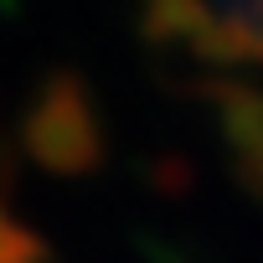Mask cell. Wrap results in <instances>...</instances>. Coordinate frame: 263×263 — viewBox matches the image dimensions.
Wrapping results in <instances>:
<instances>
[{"instance_id": "cell-3", "label": "cell", "mask_w": 263, "mask_h": 263, "mask_svg": "<svg viewBox=\"0 0 263 263\" xmlns=\"http://www.w3.org/2000/svg\"><path fill=\"white\" fill-rule=\"evenodd\" d=\"M206 26H212L206 0H145V6H140V36L155 42V47L196 42Z\"/></svg>"}, {"instance_id": "cell-1", "label": "cell", "mask_w": 263, "mask_h": 263, "mask_svg": "<svg viewBox=\"0 0 263 263\" xmlns=\"http://www.w3.org/2000/svg\"><path fill=\"white\" fill-rule=\"evenodd\" d=\"M21 145L52 176H93L108 155L103 119L78 72H52L21 119Z\"/></svg>"}, {"instance_id": "cell-2", "label": "cell", "mask_w": 263, "mask_h": 263, "mask_svg": "<svg viewBox=\"0 0 263 263\" xmlns=\"http://www.w3.org/2000/svg\"><path fill=\"white\" fill-rule=\"evenodd\" d=\"M217 103V124H222V140L242 155L263 150V88H242V83H212L206 88Z\"/></svg>"}, {"instance_id": "cell-4", "label": "cell", "mask_w": 263, "mask_h": 263, "mask_svg": "<svg viewBox=\"0 0 263 263\" xmlns=\"http://www.w3.org/2000/svg\"><path fill=\"white\" fill-rule=\"evenodd\" d=\"M0 263H47V242L31 227L6 222V227H0Z\"/></svg>"}, {"instance_id": "cell-5", "label": "cell", "mask_w": 263, "mask_h": 263, "mask_svg": "<svg viewBox=\"0 0 263 263\" xmlns=\"http://www.w3.org/2000/svg\"><path fill=\"white\" fill-rule=\"evenodd\" d=\"M237 176H242V186H248L253 196H263V150L242 155V160H237Z\"/></svg>"}]
</instances>
